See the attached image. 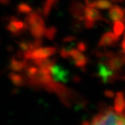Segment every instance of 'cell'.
Listing matches in <instances>:
<instances>
[{
  "instance_id": "6da1fadb",
  "label": "cell",
  "mask_w": 125,
  "mask_h": 125,
  "mask_svg": "<svg viewBox=\"0 0 125 125\" xmlns=\"http://www.w3.org/2000/svg\"><path fill=\"white\" fill-rule=\"evenodd\" d=\"M114 108L108 107L104 111L97 114L93 117L91 120V124H118L125 125V117L117 114L114 111Z\"/></svg>"
},
{
  "instance_id": "7a4b0ae2",
  "label": "cell",
  "mask_w": 125,
  "mask_h": 125,
  "mask_svg": "<svg viewBox=\"0 0 125 125\" xmlns=\"http://www.w3.org/2000/svg\"><path fill=\"white\" fill-rule=\"evenodd\" d=\"M106 60V64L114 72L118 71L124 66L125 62V54H114L111 52H106L99 54Z\"/></svg>"
},
{
  "instance_id": "3957f363",
  "label": "cell",
  "mask_w": 125,
  "mask_h": 125,
  "mask_svg": "<svg viewBox=\"0 0 125 125\" xmlns=\"http://www.w3.org/2000/svg\"><path fill=\"white\" fill-rule=\"evenodd\" d=\"M56 53L54 47H37L24 54V59L26 60H36V59L49 58Z\"/></svg>"
},
{
  "instance_id": "277c9868",
  "label": "cell",
  "mask_w": 125,
  "mask_h": 125,
  "mask_svg": "<svg viewBox=\"0 0 125 125\" xmlns=\"http://www.w3.org/2000/svg\"><path fill=\"white\" fill-rule=\"evenodd\" d=\"M97 76L103 83H111L115 79V74L106 64V62H100L97 65Z\"/></svg>"
},
{
  "instance_id": "5b68a950",
  "label": "cell",
  "mask_w": 125,
  "mask_h": 125,
  "mask_svg": "<svg viewBox=\"0 0 125 125\" xmlns=\"http://www.w3.org/2000/svg\"><path fill=\"white\" fill-rule=\"evenodd\" d=\"M51 75L54 81L60 83H67L69 80V72L60 65L54 63L51 67Z\"/></svg>"
},
{
  "instance_id": "8992f818",
  "label": "cell",
  "mask_w": 125,
  "mask_h": 125,
  "mask_svg": "<svg viewBox=\"0 0 125 125\" xmlns=\"http://www.w3.org/2000/svg\"><path fill=\"white\" fill-rule=\"evenodd\" d=\"M68 59H72V62L76 67L82 69H84L85 67L87 62H88V58L85 55H84L82 54V52L79 51L78 49H72L70 51V55Z\"/></svg>"
},
{
  "instance_id": "52a82bcc",
  "label": "cell",
  "mask_w": 125,
  "mask_h": 125,
  "mask_svg": "<svg viewBox=\"0 0 125 125\" xmlns=\"http://www.w3.org/2000/svg\"><path fill=\"white\" fill-rule=\"evenodd\" d=\"M69 11L72 16L78 21L83 22L84 19V6L78 1L72 2L69 7Z\"/></svg>"
},
{
  "instance_id": "ba28073f",
  "label": "cell",
  "mask_w": 125,
  "mask_h": 125,
  "mask_svg": "<svg viewBox=\"0 0 125 125\" xmlns=\"http://www.w3.org/2000/svg\"><path fill=\"white\" fill-rule=\"evenodd\" d=\"M119 36L113 32H106L102 35L100 38L97 46L98 47H107L113 46L118 42Z\"/></svg>"
},
{
  "instance_id": "9c48e42d",
  "label": "cell",
  "mask_w": 125,
  "mask_h": 125,
  "mask_svg": "<svg viewBox=\"0 0 125 125\" xmlns=\"http://www.w3.org/2000/svg\"><path fill=\"white\" fill-rule=\"evenodd\" d=\"M84 19H87L93 22L99 21H103L107 22L106 20L102 17V14L97 9H95V7L87 6V5L84 7Z\"/></svg>"
},
{
  "instance_id": "30bf717a",
  "label": "cell",
  "mask_w": 125,
  "mask_h": 125,
  "mask_svg": "<svg viewBox=\"0 0 125 125\" xmlns=\"http://www.w3.org/2000/svg\"><path fill=\"white\" fill-rule=\"evenodd\" d=\"M109 18L112 21H125V10L122 7L113 5L109 10L108 12Z\"/></svg>"
},
{
  "instance_id": "8fae6325",
  "label": "cell",
  "mask_w": 125,
  "mask_h": 125,
  "mask_svg": "<svg viewBox=\"0 0 125 125\" xmlns=\"http://www.w3.org/2000/svg\"><path fill=\"white\" fill-rule=\"evenodd\" d=\"M114 110L117 114L120 115L125 110V100L124 94L122 92H118L115 95L114 102Z\"/></svg>"
},
{
  "instance_id": "7c38bea8",
  "label": "cell",
  "mask_w": 125,
  "mask_h": 125,
  "mask_svg": "<svg viewBox=\"0 0 125 125\" xmlns=\"http://www.w3.org/2000/svg\"><path fill=\"white\" fill-rule=\"evenodd\" d=\"M85 3L87 6H90L95 7V8H98L102 10L110 9L113 6L109 0H85Z\"/></svg>"
},
{
  "instance_id": "4fadbf2b",
  "label": "cell",
  "mask_w": 125,
  "mask_h": 125,
  "mask_svg": "<svg viewBox=\"0 0 125 125\" xmlns=\"http://www.w3.org/2000/svg\"><path fill=\"white\" fill-rule=\"evenodd\" d=\"M25 22L29 25L30 24H40V25H45V21L39 12H32L29 13L25 17Z\"/></svg>"
},
{
  "instance_id": "5bb4252c",
  "label": "cell",
  "mask_w": 125,
  "mask_h": 125,
  "mask_svg": "<svg viewBox=\"0 0 125 125\" xmlns=\"http://www.w3.org/2000/svg\"><path fill=\"white\" fill-rule=\"evenodd\" d=\"M27 65V60L24 59V60H18L16 59H11L9 63V69H11L13 72H21L24 69L26 68Z\"/></svg>"
},
{
  "instance_id": "9a60e30c",
  "label": "cell",
  "mask_w": 125,
  "mask_h": 125,
  "mask_svg": "<svg viewBox=\"0 0 125 125\" xmlns=\"http://www.w3.org/2000/svg\"><path fill=\"white\" fill-rule=\"evenodd\" d=\"M33 63L36 65L39 69L46 70V71L50 72L52 65L54 63H55V59H50L47 58L36 59V60H33Z\"/></svg>"
},
{
  "instance_id": "2e32d148",
  "label": "cell",
  "mask_w": 125,
  "mask_h": 125,
  "mask_svg": "<svg viewBox=\"0 0 125 125\" xmlns=\"http://www.w3.org/2000/svg\"><path fill=\"white\" fill-rule=\"evenodd\" d=\"M29 30L35 38H42V37L45 34L46 26L40 24H30L29 25Z\"/></svg>"
},
{
  "instance_id": "e0dca14e",
  "label": "cell",
  "mask_w": 125,
  "mask_h": 125,
  "mask_svg": "<svg viewBox=\"0 0 125 125\" xmlns=\"http://www.w3.org/2000/svg\"><path fill=\"white\" fill-rule=\"evenodd\" d=\"M8 77L16 86H23L24 84V78L21 75L11 72L8 74Z\"/></svg>"
},
{
  "instance_id": "ac0fdd59",
  "label": "cell",
  "mask_w": 125,
  "mask_h": 125,
  "mask_svg": "<svg viewBox=\"0 0 125 125\" xmlns=\"http://www.w3.org/2000/svg\"><path fill=\"white\" fill-rule=\"evenodd\" d=\"M113 29H114L115 33L117 36L120 37L121 35L124 33V32L125 30V24L123 21H115V22H114Z\"/></svg>"
},
{
  "instance_id": "d6986e66",
  "label": "cell",
  "mask_w": 125,
  "mask_h": 125,
  "mask_svg": "<svg viewBox=\"0 0 125 125\" xmlns=\"http://www.w3.org/2000/svg\"><path fill=\"white\" fill-rule=\"evenodd\" d=\"M32 7L29 6L28 3H25V2H21L17 6V11L20 14H29L32 12Z\"/></svg>"
},
{
  "instance_id": "ffe728a7",
  "label": "cell",
  "mask_w": 125,
  "mask_h": 125,
  "mask_svg": "<svg viewBox=\"0 0 125 125\" xmlns=\"http://www.w3.org/2000/svg\"><path fill=\"white\" fill-rule=\"evenodd\" d=\"M56 34H57V29L55 27L52 26V27H50V28L46 29L44 36L48 40H50V41H53L56 36Z\"/></svg>"
},
{
  "instance_id": "44dd1931",
  "label": "cell",
  "mask_w": 125,
  "mask_h": 125,
  "mask_svg": "<svg viewBox=\"0 0 125 125\" xmlns=\"http://www.w3.org/2000/svg\"><path fill=\"white\" fill-rule=\"evenodd\" d=\"M7 31L11 32V34L16 35V36H18V35L22 33V32L16 28V25L10 21H8V24H7Z\"/></svg>"
},
{
  "instance_id": "7402d4cb",
  "label": "cell",
  "mask_w": 125,
  "mask_h": 125,
  "mask_svg": "<svg viewBox=\"0 0 125 125\" xmlns=\"http://www.w3.org/2000/svg\"><path fill=\"white\" fill-rule=\"evenodd\" d=\"M77 49H78L79 51H81V52H84L88 49V45L84 42H79L78 43H77Z\"/></svg>"
},
{
  "instance_id": "603a6c76",
  "label": "cell",
  "mask_w": 125,
  "mask_h": 125,
  "mask_svg": "<svg viewBox=\"0 0 125 125\" xmlns=\"http://www.w3.org/2000/svg\"><path fill=\"white\" fill-rule=\"evenodd\" d=\"M104 94H105V96H106V97H109V98H111V97H113L115 96L114 92L111 91V90H109V89L105 90L104 91Z\"/></svg>"
},
{
  "instance_id": "cb8c5ba5",
  "label": "cell",
  "mask_w": 125,
  "mask_h": 125,
  "mask_svg": "<svg viewBox=\"0 0 125 125\" xmlns=\"http://www.w3.org/2000/svg\"><path fill=\"white\" fill-rule=\"evenodd\" d=\"M76 42V37H72V36H69L65 37L63 39V42Z\"/></svg>"
},
{
  "instance_id": "d4e9b609",
  "label": "cell",
  "mask_w": 125,
  "mask_h": 125,
  "mask_svg": "<svg viewBox=\"0 0 125 125\" xmlns=\"http://www.w3.org/2000/svg\"><path fill=\"white\" fill-rule=\"evenodd\" d=\"M11 2V0H0V3L2 5H8Z\"/></svg>"
},
{
  "instance_id": "484cf974",
  "label": "cell",
  "mask_w": 125,
  "mask_h": 125,
  "mask_svg": "<svg viewBox=\"0 0 125 125\" xmlns=\"http://www.w3.org/2000/svg\"><path fill=\"white\" fill-rule=\"evenodd\" d=\"M122 47H123L124 52V54H125V37H124V42H122Z\"/></svg>"
},
{
  "instance_id": "4316f807",
  "label": "cell",
  "mask_w": 125,
  "mask_h": 125,
  "mask_svg": "<svg viewBox=\"0 0 125 125\" xmlns=\"http://www.w3.org/2000/svg\"><path fill=\"white\" fill-rule=\"evenodd\" d=\"M81 124L82 125H89V124H91V123H90V122H88V121H83V122H82V123H81Z\"/></svg>"
},
{
  "instance_id": "83f0119b",
  "label": "cell",
  "mask_w": 125,
  "mask_h": 125,
  "mask_svg": "<svg viewBox=\"0 0 125 125\" xmlns=\"http://www.w3.org/2000/svg\"><path fill=\"white\" fill-rule=\"evenodd\" d=\"M112 2H123L124 0H111Z\"/></svg>"
}]
</instances>
